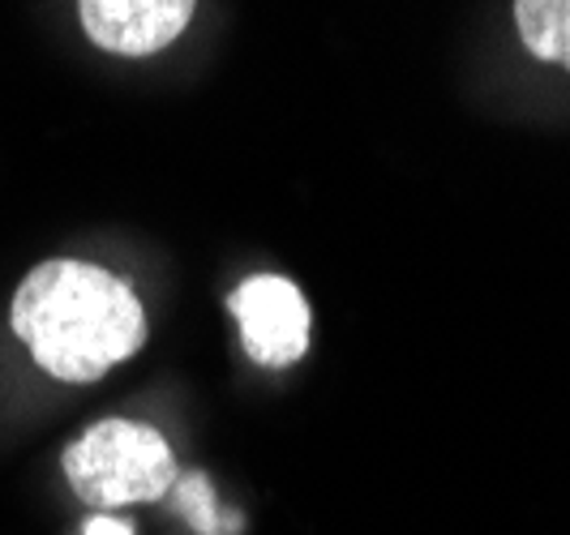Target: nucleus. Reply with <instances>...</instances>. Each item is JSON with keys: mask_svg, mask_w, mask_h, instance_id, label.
<instances>
[{"mask_svg": "<svg viewBox=\"0 0 570 535\" xmlns=\"http://www.w3.org/2000/svg\"><path fill=\"white\" fill-rule=\"evenodd\" d=\"M65 476L86 506L159 502L176 484V458L159 428L138 420H104L65 450Z\"/></svg>", "mask_w": 570, "mask_h": 535, "instance_id": "obj_2", "label": "nucleus"}, {"mask_svg": "<svg viewBox=\"0 0 570 535\" xmlns=\"http://www.w3.org/2000/svg\"><path fill=\"white\" fill-rule=\"evenodd\" d=\"M180 506H185V514L198 523L206 535L219 532V523H215V502H210V484H206V476H185L180 479Z\"/></svg>", "mask_w": 570, "mask_h": 535, "instance_id": "obj_6", "label": "nucleus"}, {"mask_svg": "<svg viewBox=\"0 0 570 535\" xmlns=\"http://www.w3.org/2000/svg\"><path fill=\"white\" fill-rule=\"evenodd\" d=\"M13 335L57 382L90 386L146 343V313L134 287L90 261H39L13 291Z\"/></svg>", "mask_w": 570, "mask_h": 535, "instance_id": "obj_1", "label": "nucleus"}, {"mask_svg": "<svg viewBox=\"0 0 570 535\" xmlns=\"http://www.w3.org/2000/svg\"><path fill=\"white\" fill-rule=\"evenodd\" d=\"M82 535H134V523L116 518V514H95V518H86Z\"/></svg>", "mask_w": 570, "mask_h": 535, "instance_id": "obj_7", "label": "nucleus"}, {"mask_svg": "<svg viewBox=\"0 0 570 535\" xmlns=\"http://www.w3.org/2000/svg\"><path fill=\"white\" fill-rule=\"evenodd\" d=\"M249 360L262 368H287L309 351V300L284 275H254L228 300Z\"/></svg>", "mask_w": 570, "mask_h": 535, "instance_id": "obj_3", "label": "nucleus"}, {"mask_svg": "<svg viewBox=\"0 0 570 535\" xmlns=\"http://www.w3.org/2000/svg\"><path fill=\"white\" fill-rule=\"evenodd\" d=\"M514 27L532 57L570 69V0H514Z\"/></svg>", "mask_w": 570, "mask_h": 535, "instance_id": "obj_5", "label": "nucleus"}, {"mask_svg": "<svg viewBox=\"0 0 570 535\" xmlns=\"http://www.w3.org/2000/svg\"><path fill=\"white\" fill-rule=\"evenodd\" d=\"M198 0H78L86 39L116 57L164 52L189 27Z\"/></svg>", "mask_w": 570, "mask_h": 535, "instance_id": "obj_4", "label": "nucleus"}]
</instances>
